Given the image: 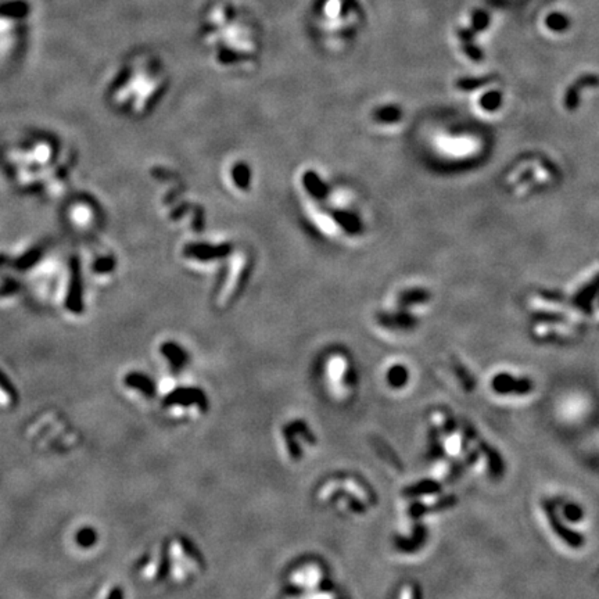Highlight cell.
Returning <instances> with one entry per match:
<instances>
[{
	"label": "cell",
	"instance_id": "4",
	"mask_svg": "<svg viewBox=\"0 0 599 599\" xmlns=\"http://www.w3.org/2000/svg\"><path fill=\"white\" fill-rule=\"evenodd\" d=\"M440 492V485L434 481L430 480H423L420 483H418L416 485L409 487L408 494L409 496H420V494H435Z\"/></svg>",
	"mask_w": 599,
	"mask_h": 599
},
{
	"label": "cell",
	"instance_id": "1",
	"mask_svg": "<svg viewBox=\"0 0 599 599\" xmlns=\"http://www.w3.org/2000/svg\"><path fill=\"white\" fill-rule=\"evenodd\" d=\"M493 387L501 394H527L533 390V383L528 379L518 380L511 374L501 373L493 380Z\"/></svg>",
	"mask_w": 599,
	"mask_h": 599
},
{
	"label": "cell",
	"instance_id": "9",
	"mask_svg": "<svg viewBox=\"0 0 599 599\" xmlns=\"http://www.w3.org/2000/svg\"><path fill=\"white\" fill-rule=\"evenodd\" d=\"M10 403H12L10 394L8 392H5L3 387L0 386V404H2V405H9Z\"/></svg>",
	"mask_w": 599,
	"mask_h": 599
},
{
	"label": "cell",
	"instance_id": "5",
	"mask_svg": "<svg viewBox=\"0 0 599 599\" xmlns=\"http://www.w3.org/2000/svg\"><path fill=\"white\" fill-rule=\"evenodd\" d=\"M563 512H565L566 519L570 520V522H578L583 518V515H584L583 509L578 505H576V504H568L563 508Z\"/></svg>",
	"mask_w": 599,
	"mask_h": 599
},
{
	"label": "cell",
	"instance_id": "6",
	"mask_svg": "<svg viewBox=\"0 0 599 599\" xmlns=\"http://www.w3.org/2000/svg\"><path fill=\"white\" fill-rule=\"evenodd\" d=\"M547 24H548L550 28L561 31V29H565L568 27V18L565 16L557 13V14H552V16L548 17Z\"/></svg>",
	"mask_w": 599,
	"mask_h": 599
},
{
	"label": "cell",
	"instance_id": "8",
	"mask_svg": "<svg viewBox=\"0 0 599 599\" xmlns=\"http://www.w3.org/2000/svg\"><path fill=\"white\" fill-rule=\"evenodd\" d=\"M485 24H487V16L484 14V13H477L476 16H474V27L476 28H483V27H485Z\"/></svg>",
	"mask_w": 599,
	"mask_h": 599
},
{
	"label": "cell",
	"instance_id": "2",
	"mask_svg": "<svg viewBox=\"0 0 599 599\" xmlns=\"http://www.w3.org/2000/svg\"><path fill=\"white\" fill-rule=\"evenodd\" d=\"M546 509H547L548 519H550L551 526L554 527L555 533H557L562 539L568 541V544H569L570 547H573V548H580V547H583V542H584L583 537L578 535V534H576L574 531H572L570 528H568L566 526H563V524L561 523L559 518H558L557 513H555L554 507H551L548 502H546Z\"/></svg>",
	"mask_w": 599,
	"mask_h": 599
},
{
	"label": "cell",
	"instance_id": "3",
	"mask_svg": "<svg viewBox=\"0 0 599 599\" xmlns=\"http://www.w3.org/2000/svg\"><path fill=\"white\" fill-rule=\"evenodd\" d=\"M408 380V372L403 365H394L387 372V382L393 387H403Z\"/></svg>",
	"mask_w": 599,
	"mask_h": 599
},
{
	"label": "cell",
	"instance_id": "7",
	"mask_svg": "<svg viewBox=\"0 0 599 599\" xmlns=\"http://www.w3.org/2000/svg\"><path fill=\"white\" fill-rule=\"evenodd\" d=\"M94 538H96L94 533H93L92 530H88V528H86V530H82V531L78 534V537H77L78 542L81 544V546H85V547L92 546L93 541H94Z\"/></svg>",
	"mask_w": 599,
	"mask_h": 599
}]
</instances>
